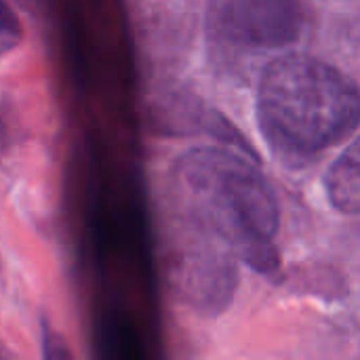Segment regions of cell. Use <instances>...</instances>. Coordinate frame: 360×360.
<instances>
[{"mask_svg": "<svg viewBox=\"0 0 360 360\" xmlns=\"http://www.w3.org/2000/svg\"><path fill=\"white\" fill-rule=\"evenodd\" d=\"M257 116L276 150L314 156L359 127L360 91L352 78L316 57L285 55L262 74Z\"/></svg>", "mask_w": 360, "mask_h": 360, "instance_id": "6da1fadb", "label": "cell"}, {"mask_svg": "<svg viewBox=\"0 0 360 360\" xmlns=\"http://www.w3.org/2000/svg\"><path fill=\"white\" fill-rule=\"evenodd\" d=\"M175 184L192 213L255 268L274 266L278 202L270 184L243 158L198 148L175 165Z\"/></svg>", "mask_w": 360, "mask_h": 360, "instance_id": "7a4b0ae2", "label": "cell"}, {"mask_svg": "<svg viewBox=\"0 0 360 360\" xmlns=\"http://www.w3.org/2000/svg\"><path fill=\"white\" fill-rule=\"evenodd\" d=\"M209 6L213 27L243 46H285L304 25L300 0H211Z\"/></svg>", "mask_w": 360, "mask_h": 360, "instance_id": "3957f363", "label": "cell"}, {"mask_svg": "<svg viewBox=\"0 0 360 360\" xmlns=\"http://www.w3.org/2000/svg\"><path fill=\"white\" fill-rule=\"evenodd\" d=\"M327 192L331 205L350 215L360 213V137L333 162L327 175Z\"/></svg>", "mask_w": 360, "mask_h": 360, "instance_id": "277c9868", "label": "cell"}, {"mask_svg": "<svg viewBox=\"0 0 360 360\" xmlns=\"http://www.w3.org/2000/svg\"><path fill=\"white\" fill-rule=\"evenodd\" d=\"M23 40L21 21L8 0H0V57L15 51Z\"/></svg>", "mask_w": 360, "mask_h": 360, "instance_id": "5b68a950", "label": "cell"}]
</instances>
